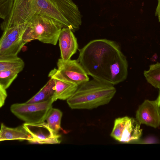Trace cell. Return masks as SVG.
<instances>
[{"label": "cell", "mask_w": 160, "mask_h": 160, "mask_svg": "<svg viewBox=\"0 0 160 160\" xmlns=\"http://www.w3.org/2000/svg\"><path fill=\"white\" fill-rule=\"evenodd\" d=\"M78 50L77 60L93 78L113 85L126 79L128 61L116 42L105 39H95Z\"/></svg>", "instance_id": "6da1fadb"}, {"label": "cell", "mask_w": 160, "mask_h": 160, "mask_svg": "<svg viewBox=\"0 0 160 160\" xmlns=\"http://www.w3.org/2000/svg\"><path fill=\"white\" fill-rule=\"evenodd\" d=\"M38 15L51 18L73 32L82 24L81 13L72 0H14L9 16L1 25L5 28L29 22Z\"/></svg>", "instance_id": "7a4b0ae2"}, {"label": "cell", "mask_w": 160, "mask_h": 160, "mask_svg": "<svg viewBox=\"0 0 160 160\" xmlns=\"http://www.w3.org/2000/svg\"><path fill=\"white\" fill-rule=\"evenodd\" d=\"M116 92L113 85L93 78L79 86L67 101L72 109H91L109 103Z\"/></svg>", "instance_id": "3957f363"}, {"label": "cell", "mask_w": 160, "mask_h": 160, "mask_svg": "<svg viewBox=\"0 0 160 160\" xmlns=\"http://www.w3.org/2000/svg\"><path fill=\"white\" fill-rule=\"evenodd\" d=\"M62 27L52 19L41 15L29 22L23 40L26 44L34 40L46 44H57Z\"/></svg>", "instance_id": "277c9868"}, {"label": "cell", "mask_w": 160, "mask_h": 160, "mask_svg": "<svg viewBox=\"0 0 160 160\" xmlns=\"http://www.w3.org/2000/svg\"><path fill=\"white\" fill-rule=\"evenodd\" d=\"M29 22L16 25L1 29L0 39V57L18 56L25 44L23 40Z\"/></svg>", "instance_id": "5b68a950"}, {"label": "cell", "mask_w": 160, "mask_h": 160, "mask_svg": "<svg viewBox=\"0 0 160 160\" xmlns=\"http://www.w3.org/2000/svg\"><path fill=\"white\" fill-rule=\"evenodd\" d=\"M52 100L37 103H14L10 108L11 112L26 123L35 124L45 122L52 108Z\"/></svg>", "instance_id": "8992f818"}, {"label": "cell", "mask_w": 160, "mask_h": 160, "mask_svg": "<svg viewBox=\"0 0 160 160\" xmlns=\"http://www.w3.org/2000/svg\"><path fill=\"white\" fill-rule=\"evenodd\" d=\"M141 124L136 120L127 116L116 119L111 134L116 140L128 143L138 140L142 135Z\"/></svg>", "instance_id": "52a82bcc"}, {"label": "cell", "mask_w": 160, "mask_h": 160, "mask_svg": "<svg viewBox=\"0 0 160 160\" xmlns=\"http://www.w3.org/2000/svg\"><path fill=\"white\" fill-rule=\"evenodd\" d=\"M57 65L60 73L67 80L78 86L89 80L88 75L77 59L64 60L60 58Z\"/></svg>", "instance_id": "ba28073f"}, {"label": "cell", "mask_w": 160, "mask_h": 160, "mask_svg": "<svg viewBox=\"0 0 160 160\" xmlns=\"http://www.w3.org/2000/svg\"><path fill=\"white\" fill-rule=\"evenodd\" d=\"M23 125L34 138L31 143L57 144L60 143V135L55 134L45 122L35 124L25 123Z\"/></svg>", "instance_id": "9c48e42d"}, {"label": "cell", "mask_w": 160, "mask_h": 160, "mask_svg": "<svg viewBox=\"0 0 160 160\" xmlns=\"http://www.w3.org/2000/svg\"><path fill=\"white\" fill-rule=\"evenodd\" d=\"M136 120L141 124L155 128L160 125V114L156 100H145L136 112Z\"/></svg>", "instance_id": "30bf717a"}, {"label": "cell", "mask_w": 160, "mask_h": 160, "mask_svg": "<svg viewBox=\"0 0 160 160\" xmlns=\"http://www.w3.org/2000/svg\"><path fill=\"white\" fill-rule=\"evenodd\" d=\"M48 77L54 79L55 93L54 102L58 99L67 100L77 89L78 86L67 80L57 68H54L49 72Z\"/></svg>", "instance_id": "8fae6325"}, {"label": "cell", "mask_w": 160, "mask_h": 160, "mask_svg": "<svg viewBox=\"0 0 160 160\" xmlns=\"http://www.w3.org/2000/svg\"><path fill=\"white\" fill-rule=\"evenodd\" d=\"M73 32L68 28H63L60 32L58 41L61 58L64 60L71 59L78 49L77 39Z\"/></svg>", "instance_id": "7c38bea8"}, {"label": "cell", "mask_w": 160, "mask_h": 160, "mask_svg": "<svg viewBox=\"0 0 160 160\" xmlns=\"http://www.w3.org/2000/svg\"><path fill=\"white\" fill-rule=\"evenodd\" d=\"M34 138L23 125L15 128L7 127L1 123L0 131V141L26 140L29 142L33 141Z\"/></svg>", "instance_id": "4fadbf2b"}, {"label": "cell", "mask_w": 160, "mask_h": 160, "mask_svg": "<svg viewBox=\"0 0 160 160\" xmlns=\"http://www.w3.org/2000/svg\"><path fill=\"white\" fill-rule=\"evenodd\" d=\"M55 93L54 81L53 78H50L40 90L25 103L31 104L44 102L51 100L53 101Z\"/></svg>", "instance_id": "5bb4252c"}, {"label": "cell", "mask_w": 160, "mask_h": 160, "mask_svg": "<svg viewBox=\"0 0 160 160\" xmlns=\"http://www.w3.org/2000/svg\"><path fill=\"white\" fill-rule=\"evenodd\" d=\"M24 66L23 61L18 56L0 57V71L11 70L17 71L20 72L23 70Z\"/></svg>", "instance_id": "9a60e30c"}, {"label": "cell", "mask_w": 160, "mask_h": 160, "mask_svg": "<svg viewBox=\"0 0 160 160\" xmlns=\"http://www.w3.org/2000/svg\"><path fill=\"white\" fill-rule=\"evenodd\" d=\"M143 75L148 82L160 89V62L150 65L148 70L144 71Z\"/></svg>", "instance_id": "2e32d148"}, {"label": "cell", "mask_w": 160, "mask_h": 160, "mask_svg": "<svg viewBox=\"0 0 160 160\" xmlns=\"http://www.w3.org/2000/svg\"><path fill=\"white\" fill-rule=\"evenodd\" d=\"M62 112L59 109L52 108L48 113L45 120L48 127L56 134L60 130Z\"/></svg>", "instance_id": "e0dca14e"}, {"label": "cell", "mask_w": 160, "mask_h": 160, "mask_svg": "<svg viewBox=\"0 0 160 160\" xmlns=\"http://www.w3.org/2000/svg\"><path fill=\"white\" fill-rule=\"evenodd\" d=\"M20 73L17 71L5 70L0 71V86L7 89Z\"/></svg>", "instance_id": "ac0fdd59"}, {"label": "cell", "mask_w": 160, "mask_h": 160, "mask_svg": "<svg viewBox=\"0 0 160 160\" xmlns=\"http://www.w3.org/2000/svg\"><path fill=\"white\" fill-rule=\"evenodd\" d=\"M14 0H0V18L6 20L12 10Z\"/></svg>", "instance_id": "d6986e66"}, {"label": "cell", "mask_w": 160, "mask_h": 160, "mask_svg": "<svg viewBox=\"0 0 160 160\" xmlns=\"http://www.w3.org/2000/svg\"><path fill=\"white\" fill-rule=\"evenodd\" d=\"M7 96L6 89L0 86V107L1 108L4 104Z\"/></svg>", "instance_id": "ffe728a7"}, {"label": "cell", "mask_w": 160, "mask_h": 160, "mask_svg": "<svg viewBox=\"0 0 160 160\" xmlns=\"http://www.w3.org/2000/svg\"><path fill=\"white\" fill-rule=\"evenodd\" d=\"M155 15L158 17V21L160 22V0H158V4L155 11Z\"/></svg>", "instance_id": "44dd1931"}, {"label": "cell", "mask_w": 160, "mask_h": 160, "mask_svg": "<svg viewBox=\"0 0 160 160\" xmlns=\"http://www.w3.org/2000/svg\"><path fill=\"white\" fill-rule=\"evenodd\" d=\"M159 89V91L158 96L157 99L156 100V101L158 106V111L160 114V89Z\"/></svg>", "instance_id": "7402d4cb"}]
</instances>
